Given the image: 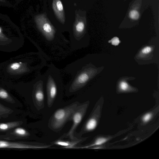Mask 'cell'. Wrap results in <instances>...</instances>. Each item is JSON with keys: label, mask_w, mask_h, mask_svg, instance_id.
Instances as JSON below:
<instances>
[{"label": "cell", "mask_w": 159, "mask_h": 159, "mask_svg": "<svg viewBox=\"0 0 159 159\" xmlns=\"http://www.w3.org/2000/svg\"><path fill=\"white\" fill-rule=\"evenodd\" d=\"M91 55L84 57L68 64L62 70L70 75V80L66 86L69 93L82 90L99 73V68L91 61Z\"/></svg>", "instance_id": "1"}, {"label": "cell", "mask_w": 159, "mask_h": 159, "mask_svg": "<svg viewBox=\"0 0 159 159\" xmlns=\"http://www.w3.org/2000/svg\"><path fill=\"white\" fill-rule=\"evenodd\" d=\"M75 20L68 31L70 34V51H74L88 47L89 36L87 33L85 21L80 14H77Z\"/></svg>", "instance_id": "2"}, {"label": "cell", "mask_w": 159, "mask_h": 159, "mask_svg": "<svg viewBox=\"0 0 159 159\" xmlns=\"http://www.w3.org/2000/svg\"><path fill=\"white\" fill-rule=\"evenodd\" d=\"M80 104L75 102L64 107L57 110L51 116L48 123V127L53 131L61 130Z\"/></svg>", "instance_id": "3"}, {"label": "cell", "mask_w": 159, "mask_h": 159, "mask_svg": "<svg viewBox=\"0 0 159 159\" xmlns=\"http://www.w3.org/2000/svg\"><path fill=\"white\" fill-rule=\"evenodd\" d=\"M32 93L34 104L38 110L44 107V76L40 71L34 81Z\"/></svg>", "instance_id": "4"}, {"label": "cell", "mask_w": 159, "mask_h": 159, "mask_svg": "<svg viewBox=\"0 0 159 159\" xmlns=\"http://www.w3.org/2000/svg\"><path fill=\"white\" fill-rule=\"evenodd\" d=\"M88 105L87 102L80 103L70 118L69 121L72 120L73 124L66 136H68L72 140H74L75 139L74 136V131L83 118Z\"/></svg>", "instance_id": "5"}, {"label": "cell", "mask_w": 159, "mask_h": 159, "mask_svg": "<svg viewBox=\"0 0 159 159\" xmlns=\"http://www.w3.org/2000/svg\"><path fill=\"white\" fill-rule=\"evenodd\" d=\"M157 48L152 44L145 46L141 48L136 56V59L139 63H147L149 61H153L154 56L157 54Z\"/></svg>", "instance_id": "6"}, {"label": "cell", "mask_w": 159, "mask_h": 159, "mask_svg": "<svg viewBox=\"0 0 159 159\" xmlns=\"http://www.w3.org/2000/svg\"><path fill=\"white\" fill-rule=\"evenodd\" d=\"M51 146V145H49L34 144L0 140V148L43 149L49 148Z\"/></svg>", "instance_id": "7"}, {"label": "cell", "mask_w": 159, "mask_h": 159, "mask_svg": "<svg viewBox=\"0 0 159 159\" xmlns=\"http://www.w3.org/2000/svg\"><path fill=\"white\" fill-rule=\"evenodd\" d=\"M52 7L56 17L62 25V32L66 31L64 25L65 22V12L61 0H53Z\"/></svg>", "instance_id": "8"}, {"label": "cell", "mask_w": 159, "mask_h": 159, "mask_svg": "<svg viewBox=\"0 0 159 159\" xmlns=\"http://www.w3.org/2000/svg\"><path fill=\"white\" fill-rule=\"evenodd\" d=\"M10 71L17 73L20 70H23L24 72L30 71L28 68H27L25 64L21 62H15L11 64L8 67Z\"/></svg>", "instance_id": "9"}, {"label": "cell", "mask_w": 159, "mask_h": 159, "mask_svg": "<svg viewBox=\"0 0 159 159\" xmlns=\"http://www.w3.org/2000/svg\"><path fill=\"white\" fill-rule=\"evenodd\" d=\"M82 140H78L72 141L57 140L54 142V144L63 147V148H74L75 145L81 141Z\"/></svg>", "instance_id": "10"}, {"label": "cell", "mask_w": 159, "mask_h": 159, "mask_svg": "<svg viewBox=\"0 0 159 159\" xmlns=\"http://www.w3.org/2000/svg\"><path fill=\"white\" fill-rule=\"evenodd\" d=\"M19 125L20 122L17 121L0 123V131H4L11 129Z\"/></svg>", "instance_id": "11"}, {"label": "cell", "mask_w": 159, "mask_h": 159, "mask_svg": "<svg viewBox=\"0 0 159 159\" xmlns=\"http://www.w3.org/2000/svg\"><path fill=\"white\" fill-rule=\"evenodd\" d=\"M108 139L103 137H100L97 138L95 141L93 143L90 145L85 146L83 147H75L74 148H87L95 146L100 145L106 143L107 140Z\"/></svg>", "instance_id": "12"}, {"label": "cell", "mask_w": 159, "mask_h": 159, "mask_svg": "<svg viewBox=\"0 0 159 159\" xmlns=\"http://www.w3.org/2000/svg\"><path fill=\"white\" fill-rule=\"evenodd\" d=\"M13 135L19 137H25L28 136L30 134L25 129L21 128H17L12 132Z\"/></svg>", "instance_id": "13"}, {"label": "cell", "mask_w": 159, "mask_h": 159, "mask_svg": "<svg viewBox=\"0 0 159 159\" xmlns=\"http://www.w3.org/2000/svg\"><path fill=\"white\" fill-rule=\"evenodd\" d=\"M119 82L118 86L121 91H126L129 89V86L127 82V79L125 78L121 79Z\"/></svg>", "instance_id": "14"}, {"label": "cell", "mask_w": 159, "mask_h": 159, "mask_svg": "<svg viewBox=\"0 0 159 159\" xmlns=\"http://www.w3.org/2000/svg\"><path fill=\"white\" fill-rule=\"evenodd\" d=\"M0 98L12 102V99L8 93L4 89H0Z\"/></svg>", "instance_id": "15"}, {"label": "cell", "mask_w": 159, "mask_h": 159, "mask_svg": "<svg viewBox=\"0 0 159 159\" xmlns=\"http://www.w3.org/2000/svg\"><path fill=\"white\" fill-rule=\"evenodd\" d=\"M129 16L131 19L134 20H137L139 18V14L138 11L133 10L129 12Z\"/></svg>", "instance_id": "16"}, {"label": "cell", "mask_w": 159, "mask_h": 159, "mask_svg": "<svg viewBox=\"0 0 159 159\" xmlns=\"http://www.w3.org/2000/svg\"><path fill=\"white\" fill-rule=\"evenodd\" d=\"M109 42L111 43V44L115 46L118 45L120 43V41L119 38L115 37L112 38L111 40L109 41Z\"/></svg>", "instance_id": "17"}, {"label": "cell", "mask_w": 159, "mask_h": 159, "mask_svg": "<svg viewBox=\"0 0 159 159\" xmlns=\"http://www.w3.org/2000/svg\"><path fill=\"white\" fill-rule=\"evenodd\" d=\"M152 116L151 113H148L144 115L143 117V120L144 122L148 121L151 118Z\"/></svg>", "instance_id": "18"}, {"label": "cell", "mask_w": 159, "mask_h": 159, "mask_svg": "<svg viewBox=\"0 0 159 159\" xmlns=\"http://www.w3.org/2000/svg\"><path fill=\"white\" fill-rule=\"evenodd\" d=\"M8 111H9L0 104V114L7 113Z\"/></svg>", "instance_id": "19"}, {"label": "cell", "mask_w": 159, "mask_h": 159, "mask_svg": "<svg viewBox=\"0 0 159 159\" xmlns=\"http://www.w3.org/2000/svg\"><path fill=\"white\" fill-rule=\"evenodd\" d=\"M5 37L4 34L3 33V29L0 26V38H4Z\"/></svg>", "instance_id": "20"}, {"label": "cell", "mask_w": 159, "mask_h": 159, "mask_svg": "<svg viewBox=\"0 0 159 159\" xmlns=\"http://www.w3.org/2000/svg\"><path fill=\"white\" fill-rule=\"evenodd\" d=\"M0 1L1 2H5V0H0Z\"/></svg>", "instance_id": "21"}]
</instances>
